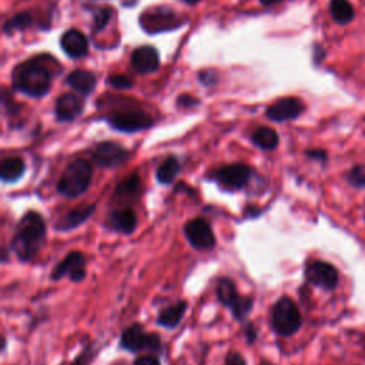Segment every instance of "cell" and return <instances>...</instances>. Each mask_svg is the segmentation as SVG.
<instances>
[{
    "label": "cell",
    "mask_w": 365,
    "mask_h": 365,
    "mask_svg": "<svg viewBox=\"0 0 365 365\" xmlns=\"http://www.w3.org/2000/svg\"><path fill=\"white\" fill-rule=\"evenodd\" d=\"M224 365H247V362H245V359L241 354L231 352V354L227 355Z\"/></svg>",
    "instance_id": "1f68e13d"
},
{
    "label": "cell",
    "mask_w": 365,
    "mask_h": 365,
    "mask_svg": "<svg viewBox=\"0 0 365 365\" xmlns=\"http://www.w3.org/2000/svg\"><path fill=\"white\" fill-rule=\"evenodd\" d=\"M96 352H97V351H96V348H94L93 345H87V346L77 355V358H76L70 365H88V364L93 361Z\"/></svg>",
    "instance_id": "f1b7e54d"
},
{
    "label": "cell",
    "mask_w": 365,
    "mask_h": 365,
    "mask_svg": "<svg viewBox=\"0 0 365 365\" xmlns=\"http://www.w3.org/2000/svg\"><path fill=\"white\" fill-rule=\"evenodd\" d=\"M128 155H130L128 150L114 141L98 143L94 147L91 154L94 164L104 168H113V167L121 165L128 158Z\"/></svg>",
    "instance_id": "7c38bea8"
},
{
    "label": "cell",
    "mask_w": 365,
    "mask_h": 365,
    "mask_svg": "<svg viewBox=\"0 0 365 365\" xmlns=\"http://www.w3.org/2000/svg\"><path fill=\"white\" fill-rule=\"evenodd\" d=\"M305 278L312 285L324 289H334L338 284L336 268L325 261H311L305 267Z\"/></svg>",
    "instance_id": "4fadbf2b"
},
{
    "label": "cell",
    "mask_w": 365,
    "mask_h": 365,
    "mask_svg": "<svg viewBox=\"0 0 365 365\" xmlns=\"http://www.w3.org/2000/svg\"><path fill=\"white\" fill-rule=\"evenodd\" d=\"M259 1H261V4H264V6H271V4L279 3V1H282V0H259Z\"/></svg>",
    "instance_id": "8d00e7d4"
},
{
    "label": "cell",
    "mask_w": 365,
    "mask_h": 365,
    "mask_svg": "<svg viewBox=\"0 0 365 365\" xmlns=\"http://www.w3.org/2000/svg\"><path fill=\"white\" fill-rule=\"evenodd\" d=\"M184 235L195 250H211L215 245V237L210 222L201 217L192 218L184 225Z\"/></svg>",
    "instance_id": "30bf717a"
},
{
    "label": "cell",
    "mask_w": 365,
    "mask_h": 365,
    "mask_svg": "<svg viewBox=\"0 0 365 365\" xmlns=\"http://www.w3.org/2000/svg\"><path fill=\"white\" fill-rule=\"evenodd\" d=\"M180 171H181V164L178 158L174 155H170L158 165L155 171V178L160 184L168 185L174 181V178L178 175Z\"/></svg>",
    "instance_id": "cb8c5ba5"
},
{
    "label": "cell",
    "mask_w": 365,
    "mask_h": 365,
    "mask_svg": "<svg viewBox=\"0 0 365 365\" xmlns=\"http://www.w3.org/2000/svg\"><path fill=\"white\" fill-rule=\"evenodd\" d=\"M26 171V164L20 157H7L1 161L0 177L4 182H14L21 178Z\"/></svg>",
    "instance_id": "603a6c76"
},
{
    "label": "cell",
    "mask_w": 365,
    "mask_h": 365,
    "mask_svg": "<svg viewBox=\"0 0 365 365\" xmlns=\"http://www.w3.org/2000/svg\"><path fill=\"white\" fill-rule=\"evenodd\" d=\"M110 227L121 234H131L137 227V217L130 207L115 208L108 214Z\"/></svg>",
    "instance_id": "ffe728a7"
},
{
    "label": "cell",
    "mask_w": 365,
    "mask_h": 365,
    "mask_svg": "<svg viewBox=\"0 0 365 365\" xmlns=\"http://www.w3.org/2000/svg\"><path fill=\"white\" fill-rule=\"evenodd\" d=\"M305 154L309 158H315V160H325L327 158V153L324 150H308Z\"/></svg>",
    "instance_id": "e575fe53"
},
{
    "label": "cell",
    "mask_w": 365,
    "mask_h": 365,
    "mask_svg": "<svg viewBox=\"0 0 365 365\" xmlns=\"http://www.w3.org/2000/svg\"><path fill=\"white\" fill-rule=\"evenodd\" d=\"M91 178L93 165L84 158H76L66 165L57 182V192L66 198H77L88 190Z\"/></svg>",
    "instance_id": "3957f363"
},
{
    "label": "cell",
    "mask_w": 365,
    "mask_h": 365,
    "mask_svg": "<svg viewBox=\"0 0 365 365\" xmlns=\"http://www.w3.org/2000/svg\"><path fill=\"white\" fill-rule=\"evenodd\" d=\"M60 44L64 53L73 58L84 57L88 51V41L86 36L76 29H70L64 31V34L60 38Z\"/></svg>",
    "instance_id": "ac0fdd59"
},
{
    "label": "cell",
    "mask_w": 365,
    "mask_h": 365,
    "mask_svg": "<svg viewBox=\"0 0 365 365\" xmlns=\"http://www.w3.org/2000/svg\"><path fill=\"white\" fill-rule=\"evenodd\" d=\"M96 211V204H86V205H78L71 208L70 211H67L54 225V228L60 232H67L71 231L74 228H77L78 225H81L83 222H86Z\"/></svg>",
    "instance_id": "2e32d148"
},
{
    "label": "cell",
    "mask_w": 365,
    "mask_h": 365,
    "mask_svg": "<svg viewBox=\"0 0 365 365\" xmlns=\"http://www.w3.org/2000/svg\"><path fill=\"white\" fill-rule=\"evenodd\" d=\"M178 103L182 106H192V104H195V100L190 96H182L178 98Z\"/></svg>",
    "instance_id": "d590c367"
},
{
    "label": "cell",
    "mask_w": 365,
    "mask_h": 365,
    "mask_svg": "<svg viewBox=\"0 0 365 365\" xmlns=\"http://www.w3.org/2000/svg\"><path fill=\"white\" fill-rule=\"evenodd\" d=\"M329 11L332 19L339 24H346L354 19V7L349 0H331Z\"/></svg>",
    "instance_id": "484cf974"
},
{
    "label": "cell",
    "mask_w": 365,
    "mask_h": 365,
    "mask_svg": "<svg viewBox=\"0 0 365 365\" xmlns=\"http://www.w3.org/2000/svg\"><path fill=\"white\" fill-rule=\"evenodd\" d=\"M348 181L359 188L365 187V165H358L352 168L348 174Z\"/></svg>",
    "instance_id": "83f0119b"
},
{
    "label": "cell",
    "mask_w": 365,
    "mask_h": 365,
    "mask_svg": "<svg viewBox=\"0 0 365 365\" xmlns=\"http://www.w3.org/2000/svg\"><path fill=\"white\" fill-rule=\"evenodd\" d=\"M133 365H161L160 361L153 355H141L138 356Z\"/></svg>",
    "instance_id": "d6a6232c"
},
{
    "label": "cell",
    "mask_w": 365,
    "mask_h": 365,
    "mask_svg": "<svg viewBox=\"0 0 365 365\" xmlns=\"http://www.w3.org/2000/svg\"><path fill=\"white\" fill-rule=\"evenodd\" d=\"M111 17V10L110 9H101L94 14V29L100 30L106 26V23Z\"/></svg>",
    "instance_id": "4dcf8cb0"
},
{
    "label": "cell",
    "mask_w": 365,
    "mask_h": 365,
    "mask_svg": "<svg viewBox=\"0 0 365 365\" xmlns=\"http://www.w3.org/2000/svg\"><path fill=\"white\" fill-rule=\"evenodd\" d=\"M304 111V103L297 97H284L267 108V117L272 121H288L299 117Z\"/></svg>",
    "instance_id": "5bb4252c"
},
{
    "label": "cell",
    "mask_w": 365,
    "mask_h": 365,
    "mask_svg": "<svg viewBox=\"0 0 365 365\" xmlns=\"http://www.w3.org/2000/svg\"><path fill=\"white\" fill-rule=\"evenodd\" d=\"M251 141L261 150L265 151H271L274 148H277L278 143H279V137L277 134V131L271 127H259L257 128L252 135H251Z\"/></svg>",
    "instance_id": "d4e9b609"
},
{
    "label": "cell",
    "mask_w": 365,
    "mask_h": 365,
    "mask_svg": "<svg viewBox=\"0 0 365 365\" xmlns=\"http://www.w3.org/2000/svg\"><path fill=\"white\" fill-rule=\"evenodd\" d=\"M13 84L17 90L31 97L47 94L51 87V73L34 60L20 64L13 73Z\"/></svg>",
    "instance_id": "7a4b0ae2"
},
{
    "label": "cell",
    "mask_w": 365,
    "mask_h": 365,
    "mask_svg": "<svg viewBox=\"0 0 365 365\" xmlns=\"http://www.w3.org/2000/svg\"><path fill=\"white\" fill-rule=\"evenodd\" d=\"M187 301L181 299L173 305H168L165 308H163L160 312H158V317H157V324L164 327V328H175L180 321L182 319L185 311H187Z\"/></svg>",
    "instance_id": "44dd1931"
},
{
    "label": "cell",
    "mask_w": 365,
    "mask_h": 365,
    "mask_svg": "<svg viewBox=\"0 0 365 365\" xmlns=\"http://www.w3.org/2000/svg\"><path fill=\"white\" fill-rule=\"evenodd\" d=\"M269 322L275 334L291 336L301 328L302 317L297 304L289 297H281L271 308Z\"/></svg>",
    "instance_id": "277c9868"
},
{
    "label": "cell",
    "mask_w": 365,
    "mask_h": 365,
    "mask_svg": "<svg viewBox=\"0 0 365 365\" xmlns=\"http://www.w3.org/2000/svg\"><path fill=\"white\" fill-rule=\"evenodd\" d=\"M84 103L74 94H61L56 100V117L60 121H73L81 114Z\"/></svg>",
    "instance_id": "d6986e66"
},
{
    "label": "cell",
    "mask_w": 365,
    "mask_h": 365,
    "mask_svg": "<svg viewBox=\"0 0 365 365\" xmlns=\"http://www.w3.org/2000/svg\"><path fill=\"white\" fill-rule=\"evenodd\" d=\"M131 64L141 74L153 73L160 66L158 51L151 46H141L133 51Z\"/></svg>",
    "instance_id": "e0dca14e"
},
{
    "label": "cell",
    "mask_w": 365,
    "mask_h": 365,
    "mask_svg": "<svg viewBox=\"0 0 365 365\" xmlns=\"http://www.w3.org/2000/svg\"><path fill=\"white\" fill-rule=\"evenodd\" d=\"M244 334H245V336H247V342H248V344L255 342V339H257V329H255L254 324H247V327H245V329H244Z\"/></svg>",
    "instance_id": "836d02e7"
},
{
    "label": "cell",
    "mask_w": 365,
    "mask_h": 365,
    "mask_svg": "<svg viewBox=\"0 0 365 365\" xmlns=\"http://www.w3.org/2000/svg\"><path fill=\"white\" fill-rule=\"evenodd\" d=\"M252 168L247 164L234 163L228 165H222L211 173V178L224 190L237 191L242 190L251 180Z\"/></svg>",
    "instance_id": "52a82bcc"
},
{
    "label": "cell",
    "mask_w": 365,
    "mask_h": 365,
    "mask_svg": "<svg viewBox=\"0 0 365 365\" xmlns=\"http://www.w3.org/2000/svg\"><path fill=\"white\" fill-rule=\"evenodd\" d=\"M217 298L224 307L230 308L232 317L238 321H242L250 314L254 305L252 298L240 295L232 279L225 277L220 278L217 282Z\"/></svg>",
    "instance_id": "5b68a950"
},
{
    "label": "cell",
    "mask_w": 365,
    "mask_h": 365,
    "mask_svg": "<svg viewBox=\"0 0 365 365\" xmlns=\"http://www.w3.org/2000/svg\"><path fill=\"white\" fill-rule=\"evenodd\" d=\"M259 365H272V364H268V362H262V364H259Z\"/></svg>",
    "instance_id": "f35d334b"
},
{
    "label": "cell",
    "mask_w": 365,
    "mask_h": 365,
    "mask_svg": "<svg viewBox=\"0 0 365 365\" xmlns=\"http://www.w3.org/2000/svg\"><path fill=\"white\" fill-rule=\"evenodd\" d=\"M143 192V182L141 177L137 173L130 174L123 181H120L114 190L113 198L120 205H130L135 202Z\"/></svg>",
    "instance_id": "9a60e30c"
},
{
    "label": "cell",
    "mask_w": 365,
    "mask_h": 365,
    "mask_svg": "<svg viewBox=\"0 0 365 365\" xmlns=\"http://www.w3.org/2000/svg\"><path fill=\"white\" fill-rule=\"evenodd\" d=\"M184 1H187V3H190V4H194V3H197L198 0H184Z\"/></svg>",
    "instance_id": "74e56055"
},
{
    "label": "cell",
    "mask_w": 365,
    "mask_h": 365,
    "mask_svg": "<svg viewBox=\"0 0 365 365\" xmlns=\"http://www.w3.org/2000/svg\"><path fill=\"white\" fill-rule=\"evenodd\" d=\"M108 84L113 86L114 88H118V90H125V88L133 87V81H131L128 77L121 76V74L110 76V77H108Z\"/></svg>",
    "instance_id": "f546056e"
},
{
    "label": "cell",
    "mask_w": 365,
    "mask_h": 365,
    "mask_svg": "<svg viewBox=\"0 0 365 365\" xmlns=\"http://www.w3.org/2000/svg\"><path fill=\"white\" fill-rule=\"evenodd\" d=\"M31 24V16L29 13H20L17 16H14L13 19L7 20V23L4 24V31L10 33L14 30H23L26 27H29Z\"/></svg>",
    "instance_id": "4316f807"
},
{
    "label": "cell",
    "mask_w": 365,
    "mask_h": 365,
    "mask_svg": "<svg viewBox=\"0 0 365 365\" xmlns=\"http://www.w3.org/2000/svg\"><path fill=\"white\" fill-rule=\"evenodd\" d=\"M66 83L77 93L88 94L96 87V76L87 70H74L67 76Z\"/></svg>",
    "instance_id": "7402d4cb"
},
{
    "label": "cell",
    "mask_w": 365,
    "mask_h": 365,
    "mask_svg": "<svg viewBox=\"0 0 365 365\" xmlns=\"http://www.w3.org/2000/svg\"><path fill=\"white\" fill-rule=\"evenodd\" d=\"M46 242V222L40 212L30 210L17 222L10 250L20 261H30Z\"/></svg>",
    "instance_id": "6da1fadb"
},
{
    "label": "cell",
    "mask_w": 365,
    "mask_h": 365,
    "mask_svg": "<svg viewBox=\"0 0 365 365\" xmlns=\"http://www.w3.org/2000/svg\"><path fill=\"white\" fill-rule=\"evenodd\" d=\"M115 365H124V364H115Z\"/></svg>",
    "instance_id": "ab89813d"
},
{
    "label": "cell",
    "mask_w": 365,
    "mask_h": 365,
    "mask_svg": "<svg viewBox=\"0 0 365 365\" xmlns=\"http://www.w3.org/2000/svg\"><path fill=\"white\" fill-rule=\"evenodd\" d=\"M140 24L148 33H160L178 27L181 20L171 9L155 7L144 10V13L140 16Z\"/></svg>",
    "instance_id": "ba28073f"
},
{
    "label": "cell",
    "mask_w": 365,
    "mask_h": 365,
    "mask_svg": "<svg viewBox=\"0 0 365 365\" xmlns=\"http://www.w3.org/2000/svg\"><path fill=\"white\" fill-rule=\"evenodd\" d=\"M108 124L123 133H135L153 125V118L141 110L117 111L107 117Z\"/></svg>",
    "instance_id": "9c48e42d"
},
{
    "label": "cell",
    "mask_w": 365,
    "mask_h": 365,
    "mask_svg": "<svg viewBox=\"0 0 365 365\" xmlns=\"http://www.w3.org/2000/svg\"><path fill=\"white\" fill-rule=\"evenodd\" d=\"M51 279L58 281L68 277L73 282H80L86 277V257L80 251L68 252L51 271Z\"/></svg>",
    "instance_id": "8fae6325"
},
{
    "label": "cell",
    "mask_w": 365,
    "mask_h": 365,
    "mask_svg": "<svg viewBox=\"0 0 365 365\" xmlns=\"http://www.w3.org/2000/svg\"><path fill=\"white\" fill-rule=\"evenodd\" d=\"M120 346L130 352L148 349L158 352L161 349V339L154 332H147L141 324H133L121 332Z\"/></svg>",
    "instance_id": "8992f818"
}]
</instances>
